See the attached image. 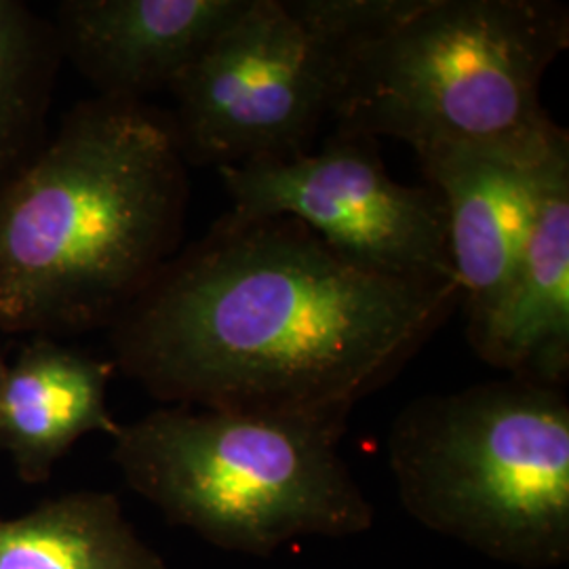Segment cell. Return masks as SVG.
Here are the masks:
<instances>
[{
	"mask_svg": "<svg viewBox=\"0 0 569 569\" xmlns=\"http://www.w3.org/2000/svg\"><path fill=\"white\" fill-rule=\"evenodd\" d=\"M0 569H169L127 519L110 491L47 498L18 517H0Z\"/></svg>",
	"mask_w": 569,
	"mask_h": 569,
	"instance_id": "7c38bea8",
	"label": "cell"
},
{
	"mask_svg": "<svg viewBox=\"0 0 569 569\" xmlns=\"http://www.w3.org/2000/svg\"><path fill=\"white\" fill-rule=\"evenodd\" d=\"M342 58L287 0H247L169 89L186 163L222 169L310 150L333 112Z\"/></svg>",
	"mask_w": 569,
	"mask_h": 569,
	"instance_id": "8992f818",
	"label": "cell"
},
{
	"mask_svg": "<svg viewBox=\"0 0 569 569\" xmlns=\"http://www.w3.org/2000/svg\"><path fill=\"white\" fill-rule=\"evenodd\" d=\"M247 0H68L58 7L61 56L102 98L138 100L171 84Z\"/></svg>",
	"mask_w": 569,
	"mask_h": 569,
	"instance_id": "9c48e42d",
	"label": "cell"
},
{
	"mask_svg": "<svg viewBox=\"0 0 569 569\" xmlns=\"http://www.w3.org/2000/svg\"><path fill=\"white\" fill-rule=\"evenodd\" d=\"M458 306L456 281L382 274L291 218L228 211L110 327L112 363L167 406L346 428Z\"/></svg>",
	"mask_w": 569,
	"mask_h": 569,
	"instance_id": "6da1fadb",
	"label": "cell"
},
{
	"mask_svg": "<svg viewBox=\"0 0 569 569\" xmlns=\"http://www.w3.org/2000/svg\"><path fill=\"white\" fill-rule=\"evenodd\" d=\"M188 163L169 112L93 98L0 182V331L114 326L180 251Z\"/></svg>",
	"mask_w": 569,
	"mask_h": 569,
	"instance_id": "7a4b0ae2",
	"label": "cell"
},
{
	"mask_svg": "<svg viewBox=\"0 0 569 569\" xmlns=\"http://www.w3.org/2000/svg\"><path fill=\"white\" fill-rule=\"evenodd\" d=\"M117 367L53 338L23 345L0 390V449L26 486L51 479L82 437H114L121 425L108 409Z\"/></svg>",
	"mask_w": 569,
	"mask_h": 569,
	"instance_id": "8fae6325",
	"label": "cell"
},
{
	"mask_svg": "<svg viewBox=\"0 0 569 569\" xmlns=\"http://www.w3.org/2000/svg\"><path fill=\"white\" fill-rule=\"evenodd\" d=\"M559 146L545 161L481 148L443 146L418 152L428 186L448 213L449 256L467 323L488 312L521 260L542 183Z\"/></svg>",
	"mask_w": 569,
	"mask_h": 569,
	"instance_id": "ba28073f",
	"label": "cell"
},
{
	"mask_svg": "<svg viewBox=\"0 0 569 569\" xmlns=\"http://www.w3.org/2000/svg\"><path fill=\"white\" fill-rule=\"evenodd\" d=\"M569 44L555 0H420L380 37L348 49L336 133L395 138L418 152L481 148L545 161L569 142L540 102Z\"/></svg>",
	"mask_w": 569,
	"mask_h": 569,
	"instance_id": "3957f363",
	"label": "cell"
},
{
	"mask_svg": "<svg viewBox=\"0 0 569 569\" xmlns=\"http://www.w3.org/2000/svg\"><path fill=\"white\" fill-rule=\"evenodd\" d=\"M468 342L510 378L563 388L569 373V148L549 164L521 260Z\"/></svg>",
	"mask_w": 569,
	"mask_h": 569,
	"instance_id": "30bf717a",
	"label": "cell"
},
{
	"mask_svg": "<svg viewBox=\"0 0 569 569\" xmlns=\"http://www.w3.org/2000/svg\"><path fill=\"white\" fill-rule=\"evenodd\" d=\"M7 359H4V350H2V346H0V390H2V385H4V376H7Z\"/></svg>",
	"mask_w": 569,
	"mask_h": 569,
	"instance_id": "9a60e30c",
	"label": "cell"
},
{
	"mask_svg": "<svg viewBox=\"0 0 569 569\" xmlns=\"http://www.w3.org/2000/svg\"><path fill=\"white\" fill-rule=\"evenodd\" d=\"M346 428L167 406L121 425L112 460L167 523L228 552L272 557L302 538H352L376 512L340 453Z\"/></svg>",
	"mask_w": 569,
	"mask_h": 569,
	"instance_id": "277c9868",
	"label": "cell"
},
{
	"mask_svg": "<svg viewBox=\"0 0 569 569\" xmlns=\"http://www.w3.org/2000/svg\"><path fill=\"white\" fill-rule=\"evenodd\" d=\"M218 171L237 216L291 218L382 274L456 281L441 197L390 178L376 140L333 131L321 150Z\"/></svg>",
	"mask_w": 569,
	"mask_h": 569,
	"instance_id": "52a82bcc",
	"label": "cell"
},
{
	"mask_svg": "<svg viewBox=\"0 0 569 569\" xmlns=\"http://www.w3.org/2000/svg\"><path fill=\"white\" fill-rule=\"evenodd\" d=\"M60 56L51 26L23 2L0 0V182L41 148Z\"/></svg>",
	"mask_w": 569,
	"mask_h": 569,
	"instance_id": "4fadbf2b",
	"label": "cell"
},
{
	"mask_svg": "<svg viewBox=\"0 0 569 569\" xmlns=\"http://www.w3.org/2000/svg\"><path fill=\"white\" fill-rule=\"evenodd\" d=\"M399 500L420 526L523 569L569 561V401L509 378L407 403L388 435Z\"/></svg>",
	"mask_w": 569,
	"mask_h": 569,
	"instance_id": "5b68a950",
	"label": "cell"
},
{
	"mask_svg": "<svg viewBox=\"0 0 569 569\" xmlns=\"http://www.w3.org/2000/svg\"><path fill=\"white\" fill-rule=\"evenodd\" d=\"M420 0H287L289 9L306 26L336 44L342 56L348 49L371 41L406 20Z\"/></svg>",
	"mask_w": 569,
	"mask_h": 569,
	"instance_id": "5bb4252c",
	"label": "cell"
}]
</instances>
